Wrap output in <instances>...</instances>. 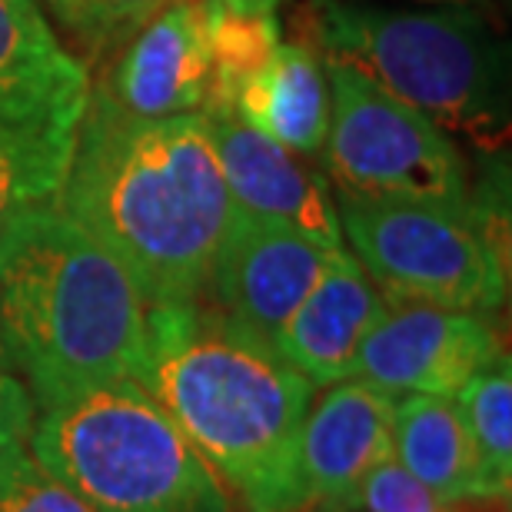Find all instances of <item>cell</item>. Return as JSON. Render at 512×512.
<instances>
[{"instance_id": "1", "label": "cell", "mask_w": 512, "mask_h": 512, "mask_svg": "<svg viewBox=\"0 0 512 512\" xmlns=\"http://www.w3.org/2000/svg\"><path fill=\"white\" fill-rule=\"evenodd\" d=\"M57 207L153 303L203 300L233 207L207 114L133 117L90 84Z\"/></svg>"}, {"instance_id": "2", "label": "cell", "mask_w": 512, "mask_h": 512, "mask_svg": "<svg viewBox=\"0 0 512 512\" xmlns=\"http://www.w3.org/2000/svg\"><path fill=\"white\" fill-rule=\"evenodd\" d=\"M227 486L240 512H296V439L316 386L213 300L147 306L133 376Z\"/></svg>"}, {"instance_id": "3", "label": "cell", "mask_w": 512, "mask_h": 512, "mask_svg": "<svg viewBox=\"0 0 512 512\" xmlns=\"http://www.w3.org/2000/svg\"><path fill=\"white\" fill-rule=\"evenodd\" d=\"M0 320L37 409L140 370L147 300L57 200L24 210L0 237Z\"/></svg>"}, {"instance_id": "4", "label": "cell", "mask_w": 512, "mask_h": 512, "mask_svg": "<svg viewBox=\"0 0 512 512\" xmlns=\"http://www.w3.org/2000/svg\"><path fill=\"white\" fill-rule=\"evenodd\" d=\"M313 34L320 54L346 60L449 137L479 150L506 143V54L476 10L316 0Z\"/></svg>"}, {"instance_id": "5", "label": "cell", "mask_w": 512, "mask_h": 512, "mask_svg": "<svg viewBox=\"0 0 512 512\" xmlns=\"http://www.w3.org/2000/svg\"><path fill=\"white\" fill-rule=\"evenodd\" d=\"M27 449L94 512H240L207 459L130 376L40 406Z\"/></svg>"}, {"instance_id": "6", "label": "cell", "mask_w": 512, "mask_h": 512, "mask_svg": "<svg viewBox=\"0 0 512 512\" xmlns=\"http://www.w3.org/2000/svg\"><path fill=\"white\" fill-rule=\"evenodd\" d=\"M343 243L389 303L503 310L509 250L493 210L340 197Z\"/></svg>"}, {"instance_id": "7", "label": "cell", "mask_w": 512, "mask_h": 512, "mask_svg": "<svg viewBox=\"0 0 512 512\" xmlns=\"http://www.w3.org/2000/svg\"><path fill=\"white\" fill-rule=\"evenodd\" d=\"M323 70L330 90V127L320 150V170L333 193L473 210L466 160L449 133L386 94L346 60L323 54Z\"/></svg>"}, {"instance_id": "8", "label": "cell", "mask_w": 512, "mask_h": 512, "mask_svg": "<svg viewBox=\"0 0 512 512\" xmlns=\"http://www.w3.org/2000/svg\"><path fill=\"white\" fill-rule=\"evenodd\" d=\"M506 353L493 313L389 303L356 353L353 376L393 396L453 399L473 376Z\"/></svg>"}, {"instance_id": "9", "label": "cell", "mask_w": 512, "mask_h": 512, "mask_svg": "<svg viewBox=\"0 0 512 512\" xmlns=\"http://www.w3.org/2000/svg\"><path fill=\"white\" fill-rule=\"evenodd\" d=\"M207 124L237 213L293 230L326 250L346 247L336 193L310 157L263 137L233 114H207Z\"/></svg>"}, {"instance_id": "10", "label": "cell", "mask_w": 512, "mask_h": 512, "mask_svg": "<svg viewBox=\"0 0 512 512\" xmlns=\"http://www.w3.org/2000/svg\"><path fill=\"white\" fill-rule=\"evenodd\" d=\"M393 413L396 396L360 376L326 386L296 439V512L350 499L376 466L393 459Z\"/></svg>"}, {"instance_id": "11", "label": "cell", "mask_w": 512, "mask_h": 512, "mask_svg": "<svg viewBox=\"0 0 512 512\" xmlns=\"http://www.w3.org/2000/svg\"><path fill=\"white\" fill-rule=\"evenodd\" d=\"M210 87L207 0H173L117 50L100 94L133 117L203 110Z\"/></svg>"}, {"instance_id": "12", "label": "cell", "mask_w": 512, "mask_h": 512, "mask_svg": "<svg viewBox=\"0 0 512 512\" xmlns=\"http://www.w3.org/2000/svg\"><path fill=\"white\" fill-rule=\"evenodd\" d=\"M343 250V247H340ZM333 250L237 213L213 260L207 300L273 343Z\"/></svg>"}, {"instance_id": "13", "label": "cell", "mask_w": 512, "mask_h": 512, "mask_svg": "<svg viewBox=\"0 0 512 512\" xmlns=\"http://www.w3.org/2000/svg\"><path fill=\"white\" fill-rule=\"evenodd\" d=\"M383 310L386 296L373 286L360 260L346 247L333 250L310 293L276 330L273 346L313 386L350 380L356 353Z\"/></svg>"}, {"instance_id": "14", "label": "cell", "mask_w": 512, "mask_h": 512, "mask_svg": "<svg viewBox=\"0 0 512 512\" xmlns=\"http://www.w3.org/2000/svg\"><path fill=\"white\" fill-rule=\"evenodd\" d=\"M90 74L50 24L44 0H0V120L77 127Z\"/></svg>"}, {"instance_id": "15", "label": "cell", "mask_w": 512, "mask_h": 512, "mask_svg": "<svg viewBox=\"0 0 512 512\" xmlns=\"http://www.w3.org/2000/svg\"><path fill=\"white\" fill-rule=\"evenodd\" d=\"M230 114L303 157H320L330 127V90L313 40H280L270 64L233 97Z\"/></svg>"}, {"instance_id": "16", "label": "cell", "mask_w": 512, "mask_h": 512, "mask_svg": "<svg viewBox=\"0 0 512 512\" xmlns=\"http://www.w3.org/2000/svg\"><path fill=\"white\" fill-rule=\"evenodd\" d=\"M393 459L439 499L473 496V446L456 399L426 393L396 396Z\"/></svg>"}, {"instance_id": "17", "label": "cell", "mask_w": 512, "mask_h": 512, "mask_svg": "<svg viewBox=\"0 0 512 512\" xmlns=\"http://www.w3.org/2000/svg\"><path fill=\"white\" fill-rule=\"evenodd\" d=\"M74 137L77 127L0 120V237L24 210L57 197Z\"/></svg>"}, {"instance_id": "18", "label": "cell", "mask_w": 512, "mask_h": 512, "mask_svg": "<svg viewBox=\"0 0 512 512\" xmlns=\"http://www.w3.org/2000/svg\"><path fill=\"white\" fill-rule=\"evenodd\" d=\"M456 399L473 446V496L512 493V363L499 353L469 380Z\"/></svg>"}, {"instance_id": "19", "label": "cell", "mask_w": 512, "mask_h": 512, "mask_svg": "<svg viewBox=\"0 0 512 512\" xmlns=\"http://www.w3.org/2000/svg\"><path fill=\"white\" fill-rule=\"evenodd\" d=\"M280 40L276 10H237L223 0H207L210 87L203 114H230L233 97L270 64Z\"/></svg>"}, {"instance_id": "20", "label": "cell", "mask_w": 512, "mask_h": 512, "mask_svg": "<svg viewBox=\"0 0 512 512\" xmlns=\"http://www.w3.org/2000/svg\"><path fill=\"white\" fill-rule=\"evenodd\" d=\"M173 0H44L54 30L77 47L80 64L114 60V54Z\"/></svg>"}, {"instance_id": "21", "label": "cell", "mask_w": 512, "mask_h": 512, "mask_svg": "<svg viewBox=\"0 0 512 512\" xmlns=\"http://www.w3.org/2000/svg\"><path fill=\"white\" fill-rule=\"evenodd\" d=\"M350 499L363 512H509V499L499 496L439 499L423 483H416L396 459L376 466Z\"/></svg>"}, {"instance_id": "22", "label": "cell", "mask_w": 512, "mask_h": 512, "mask_svg": "<svg viewBox=\"0 0 512 512\" xmlns=\"http://www.w3.org/2000/svg\"><path fill=\"white\" fill-rule=\"evenodd\" d=\"M0 512H94L60 486L30 449H14L0 459Z\"/></svg>"}, {"instance_id": "23", "label": "cell", "mask_w": 512, "mask_h": 512, "mask_svg": "<svg viewBox=\"0 0 512 512\" xmlns=\"http://www.w3.org/2000/svg\"><path fill=\"white\" fill-rule=\"evenodd\" d=\"M37 423V403L14 366L0 363V459L30 443Z\"/></svg>"}, {"instance_id": "24", "label": "cell", "mask_w": 512, "mask_h": 512, "mask_svg": "<svg viewBox=\"0 0 512 512\" xmlns=\"http://www.w3.org/2000/svg\"><path fill=\"white\" fill-rule=\"evenodd\" d=\"M300 512H363L353 499H340V503H316V506H306Z\"/></svg>"}, {"instance_id": "25", "label": "cell", "mask_w": 512, "mask_h": 512, "mask_svg": "<svg viewBox=\"0 0 512 512\" xmlns=\"http://www.w3.org/2000/svg\"><path fill=\"white\" fill-rule=\"evenodd\" d=\"M223 4L237 7V10H276L280 0H223Z\"/></svg>"}, {"instance_id": "26", "label": "cell", "mask_w": 512, "mask_h": 512, "mask_svg": "<svg viewBox=\"0 0 512 512\" xmlns=\"http://www.w3.org/2000/svg\"><path fill=\"white\" fill-rule=\"evenodd\" d=\"M0 363H4V366H14V363H10V350H7V336H4V320H0Z\"/></svg>"}, {"instance_id": "27", "label": "cell", "mask_w": 512, "mask_h": 512, "mask_svg": "<svg viewBox=\"0 0 512 512\" xmlns=\"http://www.w3.org/2000/svg\"><path fill=\"white\" fill-rule=\"evenodd\" d=\"M429 4H463V0H429Z\"/></svg>"}]
</instances>
